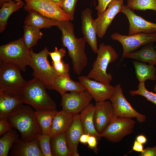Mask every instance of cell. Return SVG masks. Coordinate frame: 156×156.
<instances>
[{"label":"cell","mask_w":156,"mask_h":156,"mask_svg":"<svg viewBox=\"0 0 156 156\" xmlns=\"http://www.w3.org/2000/svg\"><path fill=\"white\" fill-rule=\"evenodd\" d=\"M30 50L26 46L22 38L12 41L0 47V60L19 68L23 72L29 65Z\"/></svg>","instance_id":"5b68a950"},{"label":"cell","mask_w":156,"mask_h":156,"mask_svg":"<svg viewBox=\"0 0 156 156\" xmlns=\"http://www.w3.org/2000/svg\"><path fill=\"white\" fill-rule=\"evenodd\" d=\"M24 4L15 1L4 3L0 10V32H2L5 29L7 20L11 14L22 8Z\"/></svg>","instance_id":"f1b7e54d"},{"label":"cell","mask_w":156,"mask_h":156,"mask_svg":"<svg viewBox=\"0 0 156 156\" xmlns=\"http://www.w3.org/2000/svg\"><path fill=\"white\" fill-rule=\"evenodd\" d=\"M10 156H43L38 139L26 142L19 138L12 144Z\"/></svg>","instance_id":"d6986e66"},{"label":"cell","mask_w":156,"mask_h":156,"mask_svg":"<svg viewBox=\"0 0 156 156\" xmlns=\"http://www.w3.org/2000/svg\"><path fill=\"white\" fill-rule=\"evenodd\" d=\"M143 145L135 140L133 143L132 150L129 152V153L133 151L140 153L142 152L144 150Z\"/></svg>","instance_id":"b9f144b4"},{"label":"cell","mask_w":156,"mask_h":156,"mask_svg":"<svg viewBox=\"0 0 156 156\" xmlns=\"http://www.w3.org/2000/svg\"><path fill=\"white\" fill-rule=\"evenodd\" d=\"M125 58L155 65L156 64V50L153 43H150L144 46L138 51L127 54Z\"/></svg>","instance_id":"d4e9b609"},{"label":"cell","mask_w":156,"mask_h":156,"mask_svg":"<svg viewBox=\"0 0 156 156\" xmlns=\"http://www.w3.org/2000/svg\"><path fill=\"white\" fill-rule=\"evenodd\" d=\"M115 88V91L109 99L114 109L113 119L117 117L135 118L140 123L144 122L146 116L138 112L132 107L124 96L120 84L116 85Z\"/></svg>","instance_id":"ba28073f"},{"label":"cell","mask_w":156,"mask_h":156,"mask_svg":"<svg viewBox=\"0 0 156 156\" xmlns=\"http://www.w3.org/2000/svg\"><path fill=\"white\" fill-rule=\"evenodd\" d=\"M73 116L63 110L57 111L53 119L52 129L49 134L50 137L65 133L73 122Z\"/></svg>","instance_id":"44dd1931"},{"label":"cell","mask_w":156,"mask_h":156,"mask_svg":"<svg viewBox=\"0 0 156 156\" xmlns=\"http://www.w3.org/2000/svg\"><path fill=\"white\" fill-rule=\"evenodd\" d=\"M51 65L59 75L70 77L69 64L65 63L62 60L56 62L52 61Z\"/></svg>","instance_id":"d590c367"},{"label":"cell","mask_w":156,"mask_h":156,"mask_svg":"<svg viewBox=\"0 0 156 156\" xmlns=\"http://www.w3.org/2000/svg\"><path fill=\"white\" fill-rule=\"evenodd\" d=\"M78 79L96 102L109 100L115 90V87L92 80L87 76H80Z\"/></svg>","instance_id":"4fadbf2b"},{"label":"cell","mask_w":156,"mask_h":156,"mask_svg":"<svg viewBox=\"0 0 156 156\" xmlns=\"http://www.w3.org/2000/svg\"><path fill=\"white\" fill-rule=\"evenodd\" d=\"M52 1L58 4L62 0H52Z\"/></svg>","instance_id":"bcb514c9"},{"label":"cell","mask_w":156,"mask_h":156,"mask_svg":"<svg viewBox=\"0 0 156 156\" xmlns=\"http://www.w3.org/2000/svg\"><path fill=\"white\" fill-rule=\"evenodd\" d=\"M127 5L134 10H151L156 12V0H127Z\"/></svg>","instance_id":"1f68e13d"},{"label":"cell","mask_w":156,"mask_h":156,"mask_svg":"<svg viewBox=\"0 0 156 156\" xmlns=\"http://www.w3.org/2000/svg\"><path fill=\"white\" fill-rule=\"evenodd\" d=\"M92 11L86 8L81 13V29L83 37L90 46L93 51L97 53V47L96 31L94 22L92 16Z\"/></svg>","instance_id":"e0dca14e"},{"label":"cell","mask_w":156,"mask_h":156,"mask_svg":"<svg viewBox=\"0 0 156 156\" xmlns=\"http://www.w3.org/2000/svg\"><path fill=\"white\" fill-rule=\"evenodd\" d=\"M129 92L132 96L136 95L142 96L156 105V93L148 91L146 88L145 82H140L137 90H131Z\"/></svg>","instance_id":"d6a6232c"},{"label":"cell","mask_w":156,"mask_h":156,"mask_svg":"<svg viewBox=\"0 0 156 156\" xmlns=\"http://www.w3.org/2000/svg\"><path fill=\"white\" fill-rule=\"evenodd\" d=\"M114 109L110 101L96 102L94 105L93 120L95 129L100 134L112 120Z\"/></svg>","instance_id":"2e32d148"},{"label":"cell","mask_w":156,"mask_h":156,"mask_svg":"<svg viewBox=\"0 0 156 156\" xmlns=\"http://www.w3.org/2000/svg\"><path fill=\"white\" fill-rule=\"evenodd\" d=\"M139 156H156V145L153 147H147L140 153Z\"/></svg>","instance_id":"60d3db41"},{"label":"cell","mask_w":156,"mask_h":156,"mask_svg":"<svg viewBox=\"0 0 156 156\" xmlns=\"http://www.w3.org/2000/svg\"><path fill=\"white\" fill-rule=\"evenodd\" d=\"M135 122L131 118L117 117L113 118L101 133V138L116 143L133 132Z\"/></svg>","instance_id":"8fae6325"},{"label":"cell","mask_w":156,"mask_h":156,"mask_svg":"<svg viewBox=\"0 0 156 156\" xmlns=\"http://www.w3.org/2000/svg\"><path fill=\"white\" fill-rule=\"evenodd\" d=\"M56 26L62 33L61 42L66 48L71 60L73 70L80 75L88 63L85 48L86 42L83 37L77 38L74 33V26L70 20L58 21Z\"/></svg>","instance_id":"6da1fadb"},{"label":"cell","mask_w":156,"mask_h":156,"mask_svg":"<svg viewBox=\"0 0 156 156\" xmlns=\"http://www.w3.org/2000/svg\"><path fill=\"white\" fill-rule=\"evenodd\" d=\"M31 60L29 66L33 71L32 75L42 81L46 88L59 75L51 65L48 58L49 55L47 47L39 53L30 50Z\"/></svg>","instance_id":"52a82bcc"},{"label":"cell","mask_w":156,"mask_h":156,"mask_svg":"<svg viewBox=\"0 0 156 156\" xmlns=\"http://www.w3.org/2000/svg\"><path fill=\"white\" fill-rule=\"evenodd\" d=\"M24 10H34L47 18L58 21L70 20L58 4L52 0H24Z\"/></svg>","instance_id":"30bf717a"},{"label":"cell","mask_w":156,"mask_h":156,"mask_svg":"<svg viewBox=\"0 0 156 156\" xmlns=\"http://www.w3.org/2000/svg\"><path fill=\"white\" fill-rule=\"evenodd\" d=\"M90 135L85 133L83 134L79 139V142L81 143L86 145Z\"/></svg>","instance_id":"ee69618b"},{"label":"cell","mask_w":156,"mask_h":156,"mask_svg":"<svg viewBox=\"0 0 156 156\" xmlns=\"http://www.w3.org/2000/svg\"><path fill=\"white\" fill-rule=\"evenodd\" d=\"M66 49L64 48H61L58 49L55 47L53 52H49V53L53 62H54L60 61L62 60L65 56Z\"/></svg>","instance_id":"8d00e7d4"},{"label":"cell","mask_w":156,"mask_h":156,"mask_svg":"<svg viewBox=\"0 0 156 156\" xmlns=\"http://www.w3.org/2000/svg\"><path fill=\"white\" fill-rule=\"evenodd\" d=\"M156 49V46L154 47Z\"/></svg>","instance_id":"c3c4849f"},{"label":"cell","mask_w":156,"mask_h":156,"mask_svg":"<svg viewBox=\"0 0 156 156\" xmlns=\"http://www.w3.org/2000/svg\"><path fill=\"white\" fill-rule=\"evenodd\" d=\"M123 5V0H113L107 8L94 20L97 36L102 38L114 18L120 10Z\"/></svg>","instance_id":"9a60e30c"},{"label":"cell","mask_w":156,"mask_h":156,"mask_svg":"<svg viewBox=\"0 0 156 156\" xmlns=\"http://www.w3.org/2000/svg\"><path fill=\"white\" fill-rule=\"evenodd\" d=\"M21 70L16 66L0 60V92L18 95L27 81L22 76Z\"/></svg>","instance_id":"8992f818"},{"label":"cell","mask_w":156,"mask_h":156,"mask_svg":"<svg viewBox=\"0 0 156 156\" xmlns=\"http://www.w3.org/2000/svg\"><path fill=\"white\" fill-rule=\"evenodd\" d=\"M23 104L18 106L7 119L13 128L20 133L21 139L29 142L37 140L42 132L35 116V111L30 106Z\"/></svg>","instance_id":"7a4b0ae2"},{"label":"cell","mask_w":156,"mask_h":156,"mask_svg":"<svg viewBox=\"0 0 156 156\" xmlns=\"http://www.w3.org/2000/svg\"><path fill=\"white\" fill-rule=\"evenodd\" d=\"M46 88L42 81L34 77L27 81L18 95L23 103L31 105L36 111L56 109V104L47 93Z\"/></svg>","instance_id":"3957f363"},{"label":"cell","mask_w":156,"mask_h":156,"mask_svg":"<svg viewBox=\"0 0 156 156\" xmlns=\"http://www.w3.org/2000/svg\"><path fill=\"white\" fill-rule=\"evenodd\" d=\"M84 133L79 114L73 116V122L65 132V137L68 148L73 156H79L78 145L81 135Z\"/></svg>","instance_id":"ac0fdd59"},{"label":"cell","mask_w":156,"mask_h":156,"mask_svg":"<svg viewBox=\"0 0 156 156\" xmlns=\"http://www.w3.org/2000/svg\"><path fill=\"white\" fill-rule=\"evenodd\" d=\"M78 0H62L58 5L73 21L75 7Z\"/></svg>","instance_id":"e575fe53"},{"label":"cell","mask_w":156,"mask_h":156,"mask_svg":"<svg viewBox=\"0 0 156 156\" xmlns=\"http://www.w3.org/2000/svg\"><path fill=\"white\" fill-rule=\"evenodd\" d=\"M98 142L95 136L92 135H90L87 142L88 147L89 148L93 150L96 153H97L98 151L97 147Z\"/></svg>","instance_id":"ab89813d"},{"label":"cell","mask_w":156,"mask_h":156,"mask_svg":"<svg viewBox=\"0 0 156 156\" xmlns=\"http://www.w3.org/2000/svg\"><path fill=\"white\" fill-rule=\"evenodd\" d=\"M135 140L142 144H146L147 142L146 138L143 134H140L137 136L136 137Z\"/></svg>","instance_id":"7bdbcfd3"},{"label":"cell","mask_w":156,"mask_h":156,"mask_svg":"<svg viewBox=\"0 0 156 156\" xmlns=\"http://www.w3.org/2000/svg\"><path fill=\"white\" fill-rule=\"evenodd\" d=\"M135 68L136 77L140 82L147 80L154 81L156 78V68L154 65L137 60L132 61Z\"/></svg>","instance_id":"484cf974"},{"label":"cell","mask_w":156,"mask_h":156,"mask_svg":"<svg viewBox=\"0 0 156 156\" xmlns=\"http://www.w3.org/2000/svg\"><path fill=\"white\" fill-rule=\"evenodd\" d=\"M13 127L7 118L0 120V136L12 130Z\"/></svg>","instance_id":"74e56055"},{"label":"cell","mask_w":156,"mask_h":156,"mask_svg":"<svg viewBox=\"0 0 156 156\" xmlns=\"http://www.w3.org/2000/svg\"><path fill=\"white\" fill-rule=\"evenodd\" d=\"M61 95L62 110L74 115L81 112L90 103L93 97L87 90L71 92Z\"/></svg>","instance_id":"7c38bea8"},{"label":"cell","mask_w":156,"mask_h":156,"mask_svg":"<svg viewBox=\"0 0 156 156\" xmlns=\"http://www.w3.org/2000/svg\"><path fill=\"white\" fill-rule=\"evenodd\" d=\"M24 33L22 38L27 48L29 50L36 45L38 40L41 38L43 34L38 29L33 26L24 25Z\"/></svg>","instance_id":"f546056e"},{"label":"cell","mask_w":156,"mask_h":156,"mask_svg":"<svg viewBox=\"0 0 156 156\" xmlns=\"http://www.w3.org/2000/svg\"><path fill=\"white\" fill-rule=\"evenodd\" d=\"M97 54L92 68L87 76L97 81L110 84L113 76L111 73H107V68L109 64L116 60L118 55L111 45L103 43L99 44Z\"/></svg>","instance_id":"277c9868"},{"label":"cell","mask_w":156,"mask_h":156,"mask_svg":"<svg viewBox=\"0 0 156 156\" xmlns=\"http://www.w3.org/2000/svg\"><path fill=\"white\" fill-rule=\"evenodd\" d=\"M19 138V135L15 129L8 131L0 139V156H7L14 142Z\"/></svg>","instance_id":"4dcf8cb0"},{"label":"cell","mask_w":156,"mask_h":156,"mask_svg":"<svg viewBox=\"0 0 156 156\" xmlns=\"http://www.w3.org/2000/svg\"><path fill=\"white\" fill-rule=\"evenodd\" d=\"M113 0H98V4L95 9L97 11L98 16H100L106 10L109 4Z\"/></svg>","instance_id":"f35d334b"},{"label":"cell","mask_w":156,"mask_h":156,"mask_svg":"<svg viewBox=\"0 0 156 156\" xmlns=\"http://www.w3.org/2000/svg\"><path fill=\"white\" fill-rule=\"evenodd\" d=\"M154 91L155 92H156V83L155 84L154 86Z\"/></svg>","instance_id":"7dc6e473"},{"label":"cell","mask_w":156,"mask_h":156,"mask_svg":"<svg viewBox=\"0 0 156 156\" xmlns=\"http://www.w3.org/2000/svg\"><path fill=\"white\" fill-rule=\"evenodd\" d=\"M50 145L52 156H73L67 146L65 133L51 137Z\"/></svg>","instance_id":"4316f807"},{"label":"cell","mask_w":156,"mask_h":156,"mask_svg":"<svg viewBox=\"0 0 156 156\" xmlns=\"http://www.w3.org/2000/svg\"><path fill=\"white\" fill-rule=\"evenodd\" d=\"M25 18V25L31 26L39 30L42 28H49L57 25L58 21L47 18L40 14L37 12L30 10Z\"/></svg>","instance_id":"cb8c5ba5"},{"label":"cell","mask_w":156,"mask_h":156,"mask_svg":"<svg viewBox=\"0 0 156 156\" xmlns=\"http://www.w3.org/2000/svg\"><path fill=\"white\" fill-rule=\"evenodd\" d=\"M111 37L113 40L118 41L122 47L123 51L120 62L127 54L135 51L142 46L156 42V32H142L128 36L116 32L111 35Z\"/></svg>","instance_id":"9c48e42d"},{"label":"cell","mask_w":156,"mask_h":156,"mask_svg":"<svg viewBox=\"0 0 156 156\" xmlns=\"http://www.w3.org/2000/svg\"><path fill=\"white\" fill-rule=\"evenodd\" d=\"M57 112L56 109L41 111H35V116L42 134H49L52 129L54 117Z\"/></svg>","instance_id":"83f0119b"},{"label":"cell","mask_w":156,"mask_h":156,"mask_svg":"<svg viewBox=\"0 0 156 156\" xmlns=\"http://www.w3.org/2000/svg\"><path fill=\"white\" fill-rule=\"evenodd\" d=\"M120 12L126 15L129 21V35L142 32L152 33L156 32V23L147 21L136 14L127 5H123Z\"/></svg>","instance_id":"5bb4252c"},{"label":"cell","mask_w":156,"mask_h":156,"mask_svg":"<svg viewBox=\"0 0 156 156\" xmlns=\"http://www.w3.org/2000/svg\"><path fill=\"white\" fill-rule=\"evenodd\" d=\"M23 103L18 95L12 96L0 92V120L8 117Z\"/></svg>","instance_id":"7402d4cb"},{"label":"cell","mask_w":156,"mask_h":156,"mask_svg":"<svg viewBox=\"0 0 156 156\" xmlns=\"http://www.w3.org/2000/svg\"><path fill=\"white\" fill-rule=\"evenodd\" d=\"M51 138L49 135L42 133L38 137L39 146L43 156H52L50 145Z\"/></svg>","instance_id":"836d02e7"},{"label":"cell","mask_w":156,"mask_h":156,"mask_svg":"<svg viewBox=\"0 0 156 156\" xmlns=\"http://www.w3.org/2000/svg\"><path fill=\"white\" fill-rule=\"evenodd\" d=\"M94 106L90 103L80 114L84 133L95 136L99 142L102 138L96 130L93 120Z\"/></svg>","instance_id":"603a6c76"},{"label":"cell","mask_w":156,"mask_h":156,"mask_svg":"<svg viewBox=\"0 0 156 156\" xmlns=\"http://www.w3.org/2000/svg\"><path fill=\"white\" fill-rule=\"evenodd\" d=\"M57 91L61 95L67 91L80 92L86 90L80 82L73 81L70 77L58 75L47 88Z\"/></svg>","instance_id":"ffe728a7"},{"label":"cell","mask_w":156,"mask_h":156,"mask_svg":"<svg viewBox=\"0 0 156 156\" xmlns=\"http://www.w3.org/2000/svg\"><path fill=\"white\" fill-rule=\"evenodd\" d=\"M15 1L22 4H24V3L21 0H0V6L1 7L3 4L5 2H9L11 1Z\"/></svg>","instance_id":"f6af8a7d"}]
</instances>
